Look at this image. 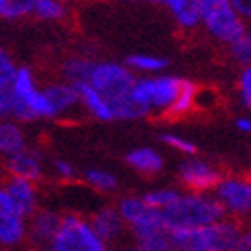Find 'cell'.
<instances>
[{
    "mask_svg": "<svg viewBox=\"0 0 251 251\" xmlns=\"http://www.w3.org/2000/svg\"><path fill=\"white\" fill-rule=\"evenodd\" d=\"M135 74L125 66L115 64V61H102V64H94L88 86L102 96L110 110L112 117L121 121H137L149 115L147 106L139 102L135 96Z\"/></svg>",
    "mask_w": 251,
    "mask_h": 251,
    "instance_id": "obj_1",
    "label": "cell"
},
{
    "mask_svg": "<svg viewBox=\"0 0 251 251\" xmlns=\"http://www.w3.org/2000/svg\"><path fill=\"white\" fill-rule=\"evenodd\" d=\"M161 219L166 229L172 233L219 223L225 219V210L210 194H182L170 210L161 212Z\"/></svg>",
    "mask_w": 251,
    "mask_h": 251,
    "instance_id": "obj_2",
    "label": "cell"
},
{
    "mask_svg": "<svg viewBox=\"0 0 251 251\" xmlns=\"http://www.w3.org/2000/svg\"><path fill=\"white\" fill-rule=\"evenodd\" d=\"M241 229L231 221H219L198 229L172 231V249L176 251H235Z\"/></svg>",
    "mask_w": 251,
    "mask_h": 251,
    "instance_id": "obj_3",
    "label": "cell"
},
{
    "mask_svg": "<svg viewBox=\"0 0 251 251\" xmlns=\"http://www.w3.org/2000/svg\"><path fill=\"white\" fill-rule=\"evenodd\" d=\"M12 90L17 96V106L12 112V119L17 121H35V119H53L55 112L49 106L43 90L35 84L33 72L29 68H17Z\"/></svg>",
    "mask_w": 251,
    "mask_h": 251,
    "instance_id": "obj_4",
    "label": "cell"
},
{
    "mask_svg": "<svg viewBox=\"0 0 251 251\" xmlns=\"http://www.w3.org/2000/svg\"><path fill=\"white\" fill-rule=\"evenodd\" d=\"M200 15L204 29L223 43L231 45L247 31L229 0H200Z\"/></svg>",
    "mask_w": 251,
    "mask_h": 251,
    "instance_id": "obj_5",
    "label": "cell"
},
{
    "mask_svg": "<svg viewBox=\"0 0 251 251\" xmlns=\"http://www.w3.org/2000/svg\"><path fill=\"white\" fill-rule=\"evenodd\" d=\"M186 80L178 76H149V78H137L135 82V96L139 102L147 106V110H159V112H170L176 106L182 88Z\"/></svg>",
    "mask_w": 251,
    "mask_h": 251,
    "instance_id": "obj_6",
    "label": "cell"
},
{
    "mask_svg": "<svg viewBox=\"0 0 251 251\" xmlns=\"http://www.w3.org/2000/svg\"><path fill=\"white\" fill-rule=\"evenodd\" d=\"M51 251H108V245L98 239L86 219L64 215L51 241Z\"/></svg>",
    "mask_w": 251,
    "mask_h": 251,
    "instance_id": "obj_7",
    "label": "cell"
},
{
    "mask_svg": "<svg viewBox=\"0 0 251 251\" xmlns=\"http://www.w3.org/2000/svg\"><path fill=\"white\" fill-rule=\"evenodd\" d=\"M137 251H174L170 231L166 229L161 212L149 210V215L133 227H129Z\"/></svg>",
    "mask_w": 251,
    "mask_h": 251,
    "instance_id": "obj_8",
    "label": "cell"
},
{
    "mask_svg": "<svg viewBox=\"0 0 251 251\" xmlns=\"http://www.w3.org/2000/svg\"><path fill=\"white\" fill-rule=\"evenodd\" d=\"M27 239V221L0 186V247H17Z\"/></svg>",
    "mask_w": 251,
    "mask_h": 251,
    "instance_id": "obj_9",
    "label": "cell"
},
{
    "mask_svg": "<svg viewBox=\"0 0 251 251\" xmlns=\"http://www.w3.org/2000/svg\"><path fill=\"white\" fill-rule=\"evenodd\" d=\"M217 190V202L223 206L225 215H247L251 212V182L241 178H227L221 180Z\"/></svg>",
    "mask_w": 251,
    "mask_h": 251,
    "instance_id": "obj_10",
    "label": "cell"
},
{
    "mask_svg": "<svg viewBox=\"0 0 251 251\" xmlns=\"http://www.w3.org/2000/svg\"><path fill=\"white\" fill-rule=\"evenodd\" d=\"M180 178L184 186L190 190V194H206L208 190H215L219 182L223 180L215 168L200 159L184 161L180 166Z\"/></svg>",
    "mask_w": 251,
    "mask_h": 251,
    "instance_id": "obj_11",
    "label": "cell"
},
{
    "mask_svg": "<svg viewBox=\"0 0 251 251\" xmlns=\"http://www.w3.org/2000/svg\"><path fill=\"white\" fill-rule=\"evenodd\" d=\"M61 217L53 210H37L29 219L27 225V237L35 249L39 251H51V241L59 229Z\"/></svg>",
    "mask_w": 251,
    "mask_h": 251,
    "instance_id": "obj_12",
    "label": "cell"
},
{
    "mask_svg": "<svg viewBox=\"0 0 251 251\" xmlns=\"http://www.w3.org/2000/svg\"><path fill=\"white\" fill-rule=\"evenodd\" d=\"M2 188L25 221L31 219L37 212V192H35V186L31 182L21 180V178H12L10 176Z\"/></svg>",
    "mask_w": 251,
    "mask_h": 251,
    "instance_id": "obj_13",
    "label": "cell"
},
{
    "mask_svg": "<svg viewBox=\"0 0 251 251\" xmlns=\"http://www.w3.org/2000/svg\"><path fill=\"white\" fill-rule=\"evenodd\" d=\"M88 223H90L92 231L98 235V239L106 245L117 241L125 233V227H127V225L123 223L121 215L117 212V208H100L98 212H94Z\"/></svg>",
    "mask_w": 251,
    "mask_h": 251,
    "instance_id": "obj_14",
    "label": "cell"
},
{
    "mask_svg": "<svg viewBox=\"0 0 251 251\" xmlns=\"http://www.w3.org/2000/svg\"><path fill=\"white\" fill-rule=\"evenodd\" d=\"M6 168L10 172L12 178H21V180H27V182H35L41 178L43 168H41V157L37 155L35 151L25 147L21 153L8 157L6 161Z\"/></svg>",
    "mask_w": 251,
    "mask_h": 251,
    "instance_id": "obj_15",
    "label": "cell"
},
{
    "mask_svg": "<svg viewBox=\"0 0 251 251\" xmlns=\"http://www.w3.org/2000/svg\"><path fill=\"white\" fill-rule=\"evenodd\" d=\"M43 96L47 98L49 106L53 108L55 117L61 115V112H68V110H72L74 106L80 104L78 90H76V88H74L72 84H68V82L49 84L45 90H43Z\"/></svg>",
    "mask_w": 251,
    "mask_h": 251,
    "instance_id": "obj_16",
    "label": "cell"
},
{
    "mask_svg": "<svg viewBox=\"0 0 251 251\" xmlns=\"http://www.w3.org/2000/svg\"><path fill=\"white\" fill-rule=\"evenodd\" d=\"M176 23L184 29H196L200 25V0H166L164 2Z\"/></svg>",
    "mask_w": 251,
    "mask_h": 251,
    "instance_id": "obj_17",
    "label": "cell"
},
{
    "mask_svg": "<svg viewBox=\"0 0 251 251\" xmlns=\"http://www.w3.org/2000/svg\"><path fill=\"white\" fill-rule=\"evenodd\" d=\"M127 164L137 172L153 176L164 170V157H161L153 147H139V149H133V151L127 153Z\"/></svg>",
    "mask_w": 251,
    "mask_h": 251,
    "instance_id": "obj_18",
    "label": "cell"
},
{
    "mask_svg": "<svg viewBox=\"0 0 251 251\" xmlns=\"http://www.w3.org/2000/svg\"><path fill=\"white\" fill-rule=\"evenodd\" d=\"M74 88L78 90L80 104H84V108L90 112L92 117H96L98 121H115L108 102L94 90V88H90L88 84H80V86H74Z\"/></svg>",
    "mask_w": 251,
    "mask_h": 251,
    "instance_id": "obj_19",
    "label": "cell"
},
{
    "mask_svg": "<svg viewBox=\"0 0 251 251\" xmlns=\"http://www.w3.org/2000/svg\"><path fill=\"white\" fill-rule=\"evenodd\" d=\"M25 149V135L17 123H0V153L12 157Z\"/></svg>",
    "mask_w": 251,
    "mask_h": 251,
    "instance_id": "obj_20",
    "label": "cell"
},
{
    "mask_svg": "<svg viewBox=\"0 0 251 251\" xmlns=\"http://www.w3.org/2000/svg\"><path fill=\"white\" fill-rule=\"evenodd\" d=\"M149 210H151V208L143 202L141 196H127V198H123L119 202V208H117V212L121 215L123 223L127 225V227H133V225L143 221L149 215Z\"/></svg>",
    "mask_w": 251,
    "mask_h": 251,
    "instance_id": "obj_21",
    "label": "cell"
},
{
    "mask_svg": "<svg viewBox=\"0 0 251 251\" xmlns=\"http://www.w3.org/2000/svg\"><path fill=\"white\" fill-rule=\"evenodd\" d=\"M131 72H143V74H157V72H164L170 61L166 57H159V55H151V53H135L129 55L127 61H125Z\"/></svg>",
    "mask_w": 251,
    "mask_h": 251,
    "instance_id": "obj_22",
    "label": "cell"
},
{
    "mask_svg": "<svg viewBox=\"0 0 251 251\" xmlns=\"http://www.w3.org/2000/svg\"><path fill=\"white\" fill-rule=\"evenodd\" d=\"M94 64H96V61L86 59V57H72V59H68L66 66H64V76H66L68 84H72V86L88 84Z\"/></svg>",
    "mask_w": 251,
    "mask_h": 251,
    "instance_id": "obj_23",
    "label": "cell"
},
{
    "mask_svg": "<svg viewBox=\"0 0 251 251\" xmlns=\"http://www.w3.org/2000/svg\"><path fill=\"white\" fill-rule=\"evenodd\" d=\"M182 194L178 192V190H168V188H164V190H153V192H147L145 196H141L143 198V202L151 208V210H155V212H166V210H170L176 202H178V198H180Z\"/></svg>",
    "mask_w": 251,
    "mask_h": 251,
    "instance_id": "obj_24",
    "label": "cell"
},
{
    "mask_svg": "<svg viewBox=\"0 0 251 251\" xmlns=\"http://www.w3.org/2000/svg\"><path fill=\"white\" fill-rule=\"evenodd\" d=\"M31 15L43 21H59L66 17V6L61 2H55V0H33Z\"/></svg>",
    "mask_w": 251,
    "mask_h": 251,
    "instance_id": "obj_25",
    "label": "cell"
},
{
    "mask_svg": "<svg viewBox=\"0 0 251 251\" xmlns=\"http://www.w3.org/2000/svg\"><path fill=\"white\" fill-rule=\"evenodd\" d=\"M84 178L92 188H96V190H100V192H112L117 188V184H119L117 176H112L110 172H104V170H98V168L86 170Z\"/></svg>",
    "mask_w": 251,
    "mask_h": 251,
    "instance_id": "obj_26",
    "label": "cell"
},
{
    "mask_svg": "<svg viewBox=\"0 0 251 251\" xmlns=\"http://www.w3.org/2000/svg\"><path fill=\"white\" fill-rule=\"evenodd\" d=\"M33 0H0V17L2 19H23L31 15Z\"/></svg>",
    "mask_w": 251,
    "mask_h": 251,
    "instance_id": "obj_27",
    "label": "cell"
},
{
    "mask_svg": "<svg viewBox=\"0 0 251 251\" xmlns=\"http://www.w3.org/2000/svg\"><path fill=\"white\" fill-rule=\"evenodd\" d=\"M231 57L241 66H251V31H245L239 39L233 41L231 45Z\"/></svg>",
    "mask_w": 251,
    "mask_h": 251,
    "instance_id": "obj_28",
    "label": "cell"
},
{
    "mask_svg": "<svg viewBox=\"0 0 251 251\" xmlns=\"http://www.w3.org/2000/svg\"><path fill=\"white\" fill-rule=\"evenodd\" d=\"M17 106V96L12 90V82H0V119H12Z\"/></svg>",
    "mask_w": 251,
    "mask_h": 251,
    "instance_id": "obj_29",
    "label": "cell"
},
{
    "mask_svg": "<svg viewBox=\"0 0 251 251\" xmlns=\"http://www.w3.org/2000/svg\"><path fill=\"white\" fill-rule=\"evenodd\" d=\"M161 141H164L168 147L176 149V151H180V153H186V155H192L196 153V145L190 141V139H186V137L182 135H174V133H164L159 137Z\"/></svg>",
    "mask_w": 251,
    "mask_h": 251,
    "instance_id": "obj_30",
    "label": "cell"
},
{
    "mask_svg": "<svg viewBox=\"0 0 251 251\" xmlns=\"http://www.w3.org/2000/svg\"><path fill=\"white\" fill-rule=\"evenodd\" d=\"M15 74H17L15 61H12L10 55L0 47V82H12L15 80Z\"/></svg>",
    "mask_w": 251,
    "mask_h": 251,
    "instance_id": "obj_31",
    "label": "cell"
},
{
    "mask_svg": "<svg viewBox=\"0 0 251 251\" xmlns=\"http://www.w3.org/2000/svg\"><path fill=\"white\" fill-rule=\"evenodd\" d=\"M239 94L241 100L247 108H251V66L243 68L241 76H239Z\"/></svg>",
    "mask_w": 251,
    "mask_h": 251,
    "instance_id": "obj_32",
    "label": "cell"
},
{
    "mask_svg": "<svg viewBox=\"0 0 251 251\" xmlns=\"http://www.w3.org/2000/svg\"><path fill=\"white\" fill-rule=\"evenodd\" d=\"M231 6L243 23L251 19V0H231Z\"/></svg>",
    "mask_w": 251,
    "mask_h": 251,
    "instance_id": "obj_33",
    "label": "cell"
},
{
    "mask_svg": "<svg viewBox=\"0 0 251 251\" xmlns=\"http://www.w3.org/2000/svg\"><path fill=\"white\" fill-rule=\"evenodd\" d=\"M53 168H55V172L61 176V178H66V180H70V178L76 176V170H74V166L70 164V161H66V159H55L53 161Z\"/></svg>",
    "mask_w": 251,
    "mask_h": 251,
    "instance_id": "obj_34",
    "label": "cell"
},
{
    "mask_svg": "<svg viewBox=\"0 0 251 251\" xmlns=\"http://www.w3.org/2000/svg\"><path fill=\"white\" fill-rule=\"evenodd\" d=\"M235 251H251V229L241 231L239 241H237V245H235Z\"/></svg>",
    "mask_w": 251,
    "mask_h": 251,
    "instance_id": "obj_35",
    "label": "cell"
},
{
    "mask_svg": "<svg viewBox=\"0 0 251 251\" xmlns=\"http://www.w3.org/2000/svg\"><path fill=\"white\" fill-rule=\"evenodd\" d=\"M235 127H237V131H241V133H251V119H247V117L237 119Z\"/></svg>",
    "mask_w": 251,
    "mask_h": 251,
    "instance_id": "obj_36",
    "label": "cell"
},
{
    "mask_svg": "<svg viewBox=\"0 0 251 251\" xmlns=\"http://www.w3.org/2000/svg\"><path fill=\"white\" fill-rule=\"evenodd\" d=\"M125 251H137V249H135V247H131V249H125Z\"/></svg>",
    "mask_w": 251,
    "mask_h": 251,
    "instance_id": "obj_37",
    "label": "cell"
}]
</instances>
